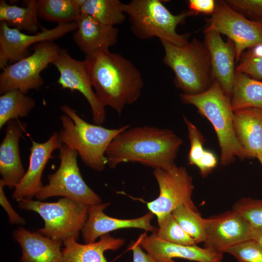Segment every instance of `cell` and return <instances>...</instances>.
<instances>
[{"mask_svg": "<svg viewBox=\"0 0 262 262\" xmlns=\"http://www.w3.org/2000/svg\"><path fill=\"white\" fill-rule=\"evenodd\" d=\"M260 48L256 47L244 51L236 66V71L258 81L262 80V46Z\"/></svg>", "mask_w": 262, "mask_h": 262, "instance_id": "cell-31", "label": "cell"}, {"mask_svg": "<svg viewBox=\"0 0 262 262\" xmlns=\"http://www.w3.org/2000/svg\"><path fill=\"white\" fill-rule=\"evenodd\" d=\"M130 128L118 133L106 149L110 168L128 162L166 170L177 166L175 160L183 141L172 131L149 126Z\"/></svg>", "mask_w": 262, "mask_h": 262, "instance_id": "cell-1", "label": "cell"}, {"mask_svg": "<svg viewBox=\"0 0 262 262\" xmlns=\"http://www.w3.org/2000/svg\"><path fill=\"white\" fill-rule=\"evenodd\" d=\"M124 5L119 0H85L81 12L102 24L115 26L122 23L126 19Z\"/></svg>", "mask_w": 262, "mask_h": 262, "instance_id": "cell-27", "label": "cell"}, {"mask_svg": "<svg viewBox=\"0 0 262 262\" xmlns=\"http://www.w3.org/2000/svg\"><path fill=\"white\" fill-rule=\"evenodd\" d=\"M182 229L197 244L205 239L207 218H203L198 211L180 204L171 213Z\"/></svg>", "mask_w": 262, "mask_h": 262, "instance_id": "cell-29", "label": "cell"}, {"mask_svg": "<svg viewBox=\"0 0 262 262\" xmlns=\"http://www.w3.org/2000/svg\"><path fill=\"white\" fill-rule=\"evenodd\" d=\"M252 228L233 210L207 218L204 247L223 253L239 243L250 239Z\"/></svg>", "mask_w": 262, "mask_h": 262, "instance_id": "cell-14", "label": "cell"}, {"mask_svg": "<svg viewBox=\"0 0 262 262\" xmlns=\"http://www.w3.org/2000/svg\"><path fill=\"white\" fill-rule=\"evenodd\" d=\"M85 0H38V17L58 24L76 22Z\"/></svg>", "mask_w": 262, "mask_h": 262, "instance_id": "cell-26", "label": "cell"}, {"mask_svg": "<svg viewBox=\"0 0 262 262\" xmlns=\"http://www.w3.org/2000/svg\"><path fill=\"white\" fill-rule=\"evenodd\" d=\"M257 158H258V159L259 160V161L260 162V163H261L262 165V153H261L259 155H258V156L257 157Z\"/></svg>", "mask_w": 262, "mask_h": 262, "instance_id": "cell-41", "label": "cell"}, {"mask_svg": "<svg viewBox=\"0 0 262 262\" xmlns=\"http://www.w3.org/2000/svg\"><path fill=\"white\" fill-rule=\"evenodd\" d=\"M183 119L187 126L190 142V148L188 155V164L196 166L205 150L203 148L205 139L196 126L186 116L183 115Z\"/></svg>", "mask_w": 262, "mask_h": 262, "instance_id": "cell-34", "label": "cell"}, {"mask_svg": "<svg viewBox=\"0 0 262 262\" xmlns=\"http://www.w3.org/2000/svg\"><path fill=\"white\" fill-rule=\"evenodd\" d=\"M17 201L20 209L34 211L44 220V227L37 232L63 243L70 238L77 241L87 219L89 206L67 198L52 203L24 199Z\"/></svg>", "mask_w": 262, "mask_h": 262, "instance_id": "cell-7", "label": "cell"}, {"mask_svg": "<svg viewBox=\"0 0 262 262\" xmlns=\"http://www.w3.org/2000/svg\"><path fill=\"white\" fill-rule=\"evenodd\" d=\"M130 249L132 251V262H157L147 252L142 250V247L137 241L131 245Z\"/></svg>", "mask_w": 262, "mask_h": 262, "instance_id": "cell-39", "label": "cell"}, {"mask_svg": "<svg viewBox=\"0 0 262 262\" xmlns=\"http://www.w3.org/2000/svg\"><path fill=\"white\" fill-rule=\"evenodd\" d=\"M20 245V262H63L62 242L46 237L38 232H32L19 228L13 234Z\"/></svg>", "mask_w": 262, "mask_h": 262, "instance_id": "cell-21", "label": "cell"}, {"mask_svg": "<svg viewBox=\"0 0 262 262\" xmlns=\"http://www.w3.org/2000/svg\"><path fill=\"white\" fill-rule=\"evenodd\" d=\"M203 32V43L210 56L212 80L219 83L225 95L231 99L236 73L234 44L229 38L224 41L214 30L205 29Z\"/></svg>", "mask_w": 262, "mask_h": 262, "instance_id": "cell-15", "label": "cell"}, {"mask_svg": "<svg viewBox=\"0 0 262 262\" xmlns=\"http://www.w3.org/2000/svg\"><path fill=\"white\" fill-rule=\"evenodd\" d=\"M250 239L257 243L262 247V229H255L252 228Z\"/></svg>", "mask_w": 262, "mask_h": 262, "instance_id": "cell-40", "label": "cell"}, {"mask_svg": "<svg viewBox=\"0 0 262 262\" xmlns=\"http://www.w3.org/2000/svg\"><path fill=\"white\" fill-rule=\"evenodd\" d=\"M225 253L232 255L238 262H262V247L251 239L227 249Z\"/></svg>", "mask_w": 262, "mask_h": 262, "instance_id": "cell-33", "label": "cell"}, {"mask_svg": "<svg viewBox=\"0 0 262 262\" xmlns=\"http://www.w3.org/2000/svg\"><path fill=\"white\" fill-rule=\"evenodd\" d=\"M232 210L246 220L253 229H262V199L242 197L235 202Z\"/></svg>", "mask_w": 262, "mask_h": 262, "instance_id": "cell-32", "label": "cell"}, {"mask_svg": "<svg viewBox=\"0 0 262 262\" xmlns=\"http://www.w3.org/2000/svg\"><path fill=\"white\" fill-rule=\"evenodd\" d=\"M38 17L36 0H29L26 7L9 5L3 0L0 1V21L9 27L36 34L41 27Z\"/></svg>", "mask_w": 262, "mask_h": 262, "instance_id": "cell-24", "label": "cell"}, {"mask_svg": "<svg viewBox=\"0 0 262 262\" xmlns=\"http://www.w3.org/2000/svg\"><path fill=\"white\" fill-rule=\"evenodd\" d=\"M225 1L245 17L262 23V0H226Z\"/></svg>", "mask_w": 262, "mask_h": 262, "instance_id": "cell-35", "label": "cell"}, {"mask_svg": "<svg viewBox=\"0 0 262 262\" xmlns=\"http://www.w3.org/2000/svg\"><path fill=\"white\" fill-rule=\"evenodd\" d=\"M109 204L101 203L88 206L87 219L81 231L85 244L93 243L98 237L119 229L137 228L152 233L156 231L157 229L151 224L154 214L150 212L138 218L118 219L104 213V210Z\"/></svg>", "mask_w": 262, "mask_h": 262, "instance_id": "cell-17", "label": "cell"}, {"mask_svg": "<svg viewBox=\"0 0 262 262\" xmlns=\"http://www.w3.org/2000/svg\"><path fill=\"white\" fill-rule=\"evenodd\" d=\"M51 64L60 73L59 84L63 88L81 93L90 106L94 123L98 125L103 124L106 118L105 106L93 90L84 60L75 59L66 49H61Z\"/></svg>", "mask_w": 262, "mask_h": 262, "instance_id": "cell-13", "label": "cell"}, {"mask_svg": "<svg viewBox=\"0 0 262 262\" xmlns=\"http://www.w3.org/2000/svg\"><path fill=\"white\" fill-rule=\"evenodd\" d=\"M188 10L193 15L199 14L212 16L215 8L216 1L214 0H189Z\"/></svg>", "mask_w": 262, "mask_h": 262, "instance_id": "cell-36", "label": "cell"}, {"mask_svg": "<svg viewBox=\"0 0 262 262\" xmlns=\"http://www.w3.org/2000/svg\"><path fill=\"white\" fill-rule=\"evenodd\" d=\"M164 63L175 74L176 87L187 95H196L213 83L210 56L204 43L194 38L182 45L162 40Z\"/></svg>", "mask_w": 262, "mask_h": 262, "instance_id": "cell-5", "label": "cell"}, {"mask_svg": "<svg viewBox=\"0 0 262 262\" xmlns=\"http://www.w3.org/2000/svg\"><path fill=\"white\" fill-rule=\"evenodd\" d=\"M76 23L73 39L86 56L109 50L117 42L119 30L115 26L102 24L83 14Z\"/></svg>", "mask_w": 262, "mask_h": 262, "instance_id": "cell-20", "label": "cell"}, {"mask_svg": "<svg viewBox=\"0 0 262 262\" xmlns=\"http://www.w3.org/2000/svg\"><path fill=\"white\" fill-rule=\"evenodd\" d=\"M35 100L14 89L0 96V129L13 120L27 116L35 106Z\"/></svg>", "mask_w": 262, "mask_h": 262, "instance_id": "cell-28", "label": "cell"}, {"mask_svg": "<svg viewBox=\"0 0 262 262\" xmlns=\"http://www.w3.org/2000/svg\"><path fill=\"white\" fill-rule=\"evenodd\" d=\"M180 96L183 103L195 106L198 113L213 126L220 147L222 165H228L234 161L235 158H247L234 131L231 99L225 95L217 81H213L210 87L202 93H182Z\"/></svg>", "mask_w": 262, "mask_h": 262, "instance_id": "cell-4", "label": "cell"}, {"mask_svg": "<svg viewBox=\"0 0 262 262\" xmlns=\"http://www.w3.org/2000/svg\"><path fill=\"white\" fill-rule=\"evenodd\" d=\"M29 165L20 183L15 188L12 198L18 201L32 199L43 186L41 179L44 169L52 152L63 145L59 133L54 132L43 143L32 141Z\"/></svg>", "mask_w": 262, "mask_h": 262, "instance_id": "cell-16", "label": "cell"}, {"mask_svg": "<svg viewBox=\"0 0 262 262\" xmlns=\"http://www.w3.org/2000/svg\"><path fill=\"white\" fill-rule=\"evenodd\" d=\"M206 22V29L226 35L234 43L236 63L246 49L262 46V23L245 17L225 0L216 1L215 11Z\"/></svg>", "mask_w": 262, "mask_h": 262, "instance_id": "cell-11", "label": "cell"}, {"mask_svg": "<svg viewBox=\"0 0 262 262\" xmlns=\"http://www.w3.org/2000/svg\"><path fill=\"white\" fill-rule=\"evenodd\" d=\"M217 163L214 154L209 150H206L196 164L203 178L206 177L211 173Z\"/></svg>", "mask_w": 262, "mask_h": 262, "instance_id": "cell-38", "label": "cell"}, {"mask_svg": "<svg viewBox=\"0 0 262 262\" xmlns=\"http://www.w3.org/2000/svg\"><path fill=\"white\" fill-rule=\"evenodd\" d=\"M61 110L65 114L60 117L62 128L59 135L62 144L76 151L86 166L97 171L103 170L108 147L118 133L130 125L107 129L86 122L67 105L62 106Z\"/></svg>", "mask_w": 262, "mask_h": 262, "instance_id": "cell-3", "label": "cell"}, {"mask_svg": "<svg viewBox=\"0 0 262 262\" xmlns=\"http://www.w3.org/2000/svg\"><path fill=\"white\" fill-rule=\"evenodd\" d=\"M231 104L233 111L248 107L262 109V82L236 71Z\"/></svg>", "mask_w": 262, "mask_h": 262, "instance_id": "cell-25", "label": "cell"}, {"mask_svg": "<svg viewBox=\"0 0 262 262\" xmlns=\"http://www.w3.org/2000/svg\"><path fill=\"white\" fill-rule=\"evenodd\" d=\"M31 55L10 64L0 74V93L17 89L26 94L44 84L40 73L52 62L61 49L53 41H43L32 46Z\"/></svg>", "mask_w": 262, "mask_h": 262, "instance_id": "cell-9", "label": "cell"}, {"mask_svg": "<svg viewBox=\"0 0 262 262\" xmlns=\"http://www.w3.org/2000/svg\"><path fill=\"white\" fill-rule=\"evenodd\" d=\"M25 124L13 120L7 124L5 135L0 145V173L5 186L15 188L25 171L19 154V141L26 131Z\"/></svg>", "mask_w": 262, "mask_h": 262, "instance_id": "cell-19", "label": "cell"}, {"mask_svg": "<svg viewBox=\"0 0 262 262\" xmlns=\"http://www.w3.org/2000/svg\"><path fill=\"white\" fill-rule=\"evenodd\" d=\"M233 127L247 158H257L262 153V109L248 107L234 111Z\"/></svg>", "mask_w": 262, "mask_h": 262, "instance_id": "cell-22", "label": "cell"}, {"mask_svg": "<svg viewBox=\"0 0 262 262\" xmlns=\"http://www.w3.org/2000/svg\"><path fill=\"white\" fill-rule=\"evenodd\" d=\"M59 149V168L48 176L49 183L42 187L35 197L44 200L61 196L88 206L102 203L100 197L82 179L77 164V151L64 145Z\"/></svg>", "mask_w": 262, "mask_h": 262, "instance_id": "cell-8", "label": "cell"}, {"mask_svg": "<svg viewBox=\"0 0 262 262\" xmlns=\"http://www.w3.org/2000/svg\"><path fill=\"white\" fill-rule=\"evenodd\" d=\"M131 32L138 38L147 39L159 38L177 45L188 42L189 33L180 34L176 28L194 16L189 10L172 14L159 0H132L124 5Z\"/></svg>", "mask_w": 262, "mask_h": 262, "instance_id": "cell-6", "label": "cell"}, {"mask_svg": "<svg viewBox=\"0 0 262 262\" xmlns=\"http://www.w3.org/2000/svg\"><path fill=\"white\" fill-rule=\"evenodd\" d=\"M41 31L28 35L0 22V68H4L8 63H15L27 56L28 49L43 41H52L65 34L75 31L76 22L58 24L52 29L41 26Z\"/></svg>", "mask_w": 262, "mask_h": 262, "instance_id": "cell-12", "label": "cell"}, {"mask_svg": "<svg viewBox=\"0 0 262 262\" xmlns=\"http://www.w3.org/2000/svg\"><path fill=\"white\" fill-rule=\"evenodd\" d=\"M124 242V239L115 238L109 233L101 236L98 242L85 244L70 238L63 242V262H108L104 255L105 251L116 250Z\"/></svg>", "mask_w": 262, "mask_h": 262, "instance_id": "cell-23", "label": "cell"}, {"mask_svg": "<svg viewBox=\"0 0 262 262\" xmlns=\"http://www.w3.org/2000/svg\"><path fill=\"white\" fill-rule=\"evenodd\" d=\"M159 228L155 232L157 238L175 244L191 246L197 244L177 223L171 213L166 214L158 222Z\"/></svg>", "mask_w": 262, "mask_h": 262, "instance_id": "cell-30", "label": "cell"}, {"mask_svg": "<svg viewBox=\"0 0 262 262\" xmlns=\"http://www.w3.org/2000/svg\"><path fill=\"white\" fill-rule=\"evenodd\" d=\"M86 70L99 101L120 114L139 98L144 81L129 60L109 50L86 55Z\"/></svg>", "mask_w": 262, "mask_h": 262, "instance_id": "cell-2", "label": "cell"}, {"mask_svg": "<svg viewBox=\"0 0 262 262\" xmlns=\"http://www.w3.org/2000/svg\"><path fill=\"white\" fill-rule=\"evenodd\" d=\"M5 185L3 182L0 180V203L1 206L7 212L9 222L11 224H18L24 225L26 221L20 216L13 208L11 204L7 199L3 190Z\"/></svg>", "mask_w": 262, "mask_h": 262, "instance_id": "cell-37", "label": "cell"}, {"mask_svg": "<svg viewBox=\"0 0 262 262\" xmlns=\"http://www.w3.org/2000/svg\"><path fill=\"white\" fill-rule=\"evenodd\" d=\"M153 175L158 184L160 193L155 199L147 202V207L160 221L179 205L183 204L198 211L192 199L194 189L193 178L183 166L166 170L155 169Z\"/></svg>", "mask_w": 262, "mask_h": 262, "instance_id": "cell-10", "label": "cell"}, {"mask_svg": "<svg viewBox=\"0 0 262 262\" xmlns=\"http://www.w3.org/2000/svg\"><path fill=\"white\" fill-rule=\"evenodd\" d=\"M142 248L157 262H175L181 258L197 262H221L223 253L196 245L175 244L159 239L155 232L147 236L143 234L137 241Z\"/></svg>", "mask_w": 262, "mask_h": 262, "instance_id": "cell-18", "label": "cell"}]
</instances>
